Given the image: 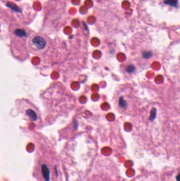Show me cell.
I'll return each mask as SVG.
<instances>
[{
    "mask_svg": "<svg viewBox=\"0 0 180 181\" xmlns=\"http://www.w3.org/2000/svg\"><path fill=\"white\" fill-rule=\"evenodd\" d=\"M152 56V53L150 52H145L143 53V57L144 58H148Z\"/></svg>",
    "mask_w": 180,
    "mask_h": 181,
    "instance_id": "ba28073f",
    "label": "cell"
},
{
    "mask_svg": "<svg viewBox=\"0 0 180 181\" xmlns=\"http://www.w3.org/2000/svg\"><path fill=\"white\" fill-rule=\"evenodd\" d=\"M176 181H180V173H178L176 176Z\"/></svg>",
    "mask_w": 180,
    "mask_h": 181,
    "instance_id": "9c48e42d",
    "label": "cell"
},
{
    "mask_svg": "<svg viewBox=\"0 0 180 181\" xmlns=\"http://www.w3.org/2000/svg\"><path fill=\"white\" fill-rule=\"evenodd\" d=\"M88 181H111L107 178H105L103 175L96 174L90 178Z\"/></svg>",
    "mask_w": 180,
    "mask_h": 181,
    "instance_id": "277c9868",
    "label": "cell"
},
{
    "mask_svg": "<svg viewBox=\"0 0 180 181\" xmlns=\"http://www.w3.org/2000/svg\"><path fill=\"white\" fill-rule=\"evenodd\" d=\"M16 105L18 109L27 119L36 124L41 121L39 111L37 108L29 101L26 99L18 100Z\"/></svg>",
    "mask_w": 180,
    "mask_h": 181,
    "instance_id": "3957f363",
    "label": "cell"
},
{
    "mask_svg": "<svg viewBox=\"0 0 180 181\" xmlns=\"http://www.w3.org/2000/svg\"><path fill=\"white\" fill-rule=\"evenodd\" d=\"M156 115V110L155 108H153L150 114V120L151 121H153L155 118Z\"/></svg>",
    "mask_w": 180,
    "mask_h": 181,
    "instance_id": "8992f818",
    "label": "cell"
},
{
    "mask_svg": "<svg viewBox=\"0 0 180 181\" xmlns=\"http://www.w3.org/2000/svg\"><path fill=\"white\" fill-rule=\"evenodd\" d=\"M164 3L166 4L175 7L178 4V0H165Z\"/></svg>",
    "mask_w": 180,
    "mask_h": 181,
    "instance_id": "5b68a950",
    "label": "cell"
},
{
    "mask_svg": "<svg viewBox=\"0 0 180 181\" xmlns=\"http://www.w3.org/2000/svg\"><path fill=\"white\" fill-rule=\"evenodd\" d=\"M34 174L39 181H61L59 165L55 158L37 157Z\"/></svg>",
    "mask_w": 180,
    "mask_h": 181,
    "instance_id": "6da1fadb",
    "label": "cell"
},
{
    "mask_svg": "<svg viewBox=\"0 0 180 181\" xmlns=\"http://www.w3.org/2000/svg\"><path fill=\"white\" fill-rule=\"evenodd\" d=\"M50 40L41 34H34L29 37L28 46L29 52L34 55H41L48 48Z\"/></svg>",
    "mask_w": 180,
    "mask_h": 181,
    "instance_id": "7a4b0ae2",
    "label": "cell"
},
{
    "mask_svg": "<svg viewBox=\"0 0 180 181\" xmlns=\"http://www.w3.org/2000/svg\"><path fill=\"white\" fill-rule=\"evenodd\" d=\"M135 70V67L133 66V65H129L127 67L126 70V71L128 73H131L132 72L134 71V70Z\"/></svg>",
    "mask_w": 180,
    "mask_h": 181,
    "instance_id": "52a82bcc",
    "label": "cell"
}]
</instances>
